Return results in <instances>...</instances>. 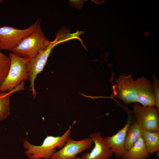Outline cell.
<instances>
[{"instance_id": "cell-1", "label": "cell", "mask_w": 159, "mask_h": 159, "mask_svg": "<svg viewBox=\"0 0 159 159\" xmlns=\"http://www.w3.org/2000/svg\"><path fill=\"white\" fill-rule=\"evenodd\" d=\"M75 123V121L74 122L72 125H70L67 131L61 136H47L40 145H33L24 139L23 146L26 150L25 154L28 158L50 159L57 151V148H61L64 146L71 135V129Z\"/></svg>"}, {"instance_id": "cell-2", "label": "cell", "mask_w": 159, "mask_h": 159, "mask_svg": "<svg viewBox=\"0 0 159 159\" xmlns=\"http://www.w3.org/2000/svg\"><path fill=\"white\" fill-rule=\"evenodd\" d=\"M9 56L11 63L8 73L0 85V92H10L23 82L29 79L27 64L29 59L10 52Z\"/></svg>"}, {"instance_id": "cell-3", "label": "cell", "mask_w": 159, "mask_h": 159, "mask_svg": "<svg viewBox=\"0 0 159 159\" xmlns=\"http://www.w3.org/2000/svg\"><path fill=\"white\" fill-rule=\"evenodd\" d=\"M50 42L45 36L40 21L36 29L22 39L11 52L21 57L30 59Z\"/></svg>"}, {"instance_id": "cell-4", "label": "cell", "mask_w": 159, "mask_h": 159, "mask_svg": "<svg viewBox=\"0 0 159 159\" xmlns=\"http://www.w3.org/2000/svg\"><path fill=\"white\" fill-rule=\"evenodd\" d=\"M64 42L60 37L56 34L55 39L40 51L34 57L29 59L27 67L30 82V89L34 98L37 93L35 89L34 82L38 74L42 72L46 64L52 49L58 44Z\"/></svg>"}, {"instance_id": "cell-5", "label": "cell", "mask_w": 159, "mask_h": 159, "mask_svg": "<svg viewBox=\"0 0 159 159\" xmlns=\"http://www.w3.org/2000/svg\"><path fill=\"white\" fill-rule=\"evenodd\" d=\"M40 21L38 19L23 29L8 26L0 27V50L12 52L22 39L36 29Z\"/></svg>"}, {"instance_id": "cell-6", "label": "cell", "mask_w": 159, "mask_h": 159, "mask_svg": "<svg viewBox=\"0 0 159 159\" xmlns=\"http://www.w3.org/2000/svg\"><path fill=\"white\" fill-rule=\"evenodd\" d=\"M158 111L155 106H143L136 102L133 105L132 112L142 130L159 132Z\"/></svg>"}, {"instance_id": "cell-7", "label": "cell", "mask_w": 159, "mask_h": 159, "mask_svg": "<svg viewBox=\"0 0 159 159\" xmlns=\"http://www.w3.org/2000/svg\"><path fill=\"white\" fill-rule=\"evenodd\" d=\"M112 89L113 97L121 100L125 104L136 102L137 93L135 80L132 74L118 76Z\"/></svg>"}, {"instance_id": "cell-8", "label": "cell", "mask_w": 159, "mask_h": 159, "mask_svg": "<svg viewBox=\"0 0 159 159\" xmlns=\"http://www.w3.org/2000/svg\"><path fill=\"white\" fill-rule=\"evenodd\" d=\"M92 143V140L89 137L76 141L70 137L64 146L55 152L50 159H76L78 154L90 148Z\"/></svg>"}, {"instance_id": "cell-9", "label": "cell", "mask_w": 159, "mask_h": 159, "mask_svg": "<svg viewBox=\"0 0 159 159\" xmlns=\"http://www.w3.org/2000/svg\"><path fill=\"white\" fill-rule=\"evenodd\" d=\"M132 114L130 112H129L126 123L116 134L103 138L115 157L117 158H122L127 151L125 147V140L127 129L132 123Z\"/></svg>"}, {"instance_id": "cell-10", "label": "cell", "mask_w": 159, "mask_h": 159, "mask_svg": "<svg viewBox=\"0 0 159 159\" xmlns=\"http://www.w3.org/2000/svg\"><path fill=\"white\" fill-rule=\"evenodd\" d=\"M89 138L94 143L93 149L90 153H85L81 157L82 159H108L113 154L106 144L100 132L92 133Z\"/></svg>"}, {"instance_id": "cell-11", "label": "cell", "mask_w": 159, "mask_h": 159, "mask_svg": "<svg viewBox=\"0 0 159 159\" xmlns=\"http://www.w3.org/2000/svg\"><path fill=\"white\" fill-rule=\"evenodd\" d=\"M135 82L137 96L136 102L143 106H155V98L152 83L143 77L137 78Z\"/></svg>"}, {"instance_id": "cell-12", "label": "cell", "mask_w": 159, "mask_h": 159, "mask_svg": "<svg viewBox=\"0 0 159 159\" xmlns=\"http://www.w3.org/2000/svg\"><path fill=\"white\" fill-rule=\"evenodd\" d=\"M150 157L142 137L133 145L122 158V159H146Z\"/></svg>"}, {"instance_id": "cell-13", "label": "cell", "mask_w": 159, "mask_h": 159, "mask_svg": "<svg viewBox=\"0 0 159 159\" xmlns=\"http://www.w3.org/2000/svg\"><path fill=\"white\" fill-rule=\"evenodd\" d=\"M24 89V86L21 84L10 92H0V121L5 120L10 113V96L11 94Z\"/></svg>"}, {"instance_id": "cell-14", "label": "cell", "mask_w": 159, "mask_h": 159, "mask_svg": "<svg viewBox=\"0 0 159 159\" xmlns=\"http://www.w3.org/2000/svg\"><path fill=\"white\" fill-rule=\"evenodd\" d=\"M142 137L149 153L153 154L159 150V132L142 130Z\"/></svg>"}, {"instance_id": "cell-15", "label": "cell", "mask_w": 159, "mask_h": 159, "mask_svg": "<svg viewBox=\"0 0 159 159\" xmlns=\"http://www.w3.org/2000/svg\"><path fill=\"white\" fill-rule=\"evenodd\" d=\"M141 127L136 122H133L128 128L126 133L125 147L127 150L142 137Z\"/></svg>"}, {"instance_id": "cell-16", "label": "cell", "mask_w": 159, "mask_h": 159, "mask_svg": "<svg viewBox=\"0 0 159 159\" xmlns=\"http://www.w3.org/2000/svg\"><path fill=\"white\" fill-rule=\"evenodd\" d=\"M11 61L8 56L0 50V85L6 77L10 67Z\"/></svg>"}, {"instance_id": "cell-17", "label": "cell", "mask_w": 159, "mask_h": 159, "mask_svg": "<svg viewBox=\"0 0 159 159\" xmlns=\"http://www.w3.org/2000/svg\"><path fill=\"white\" fill-rule=\"evenodd\" d=\"M153 89L155 98V106L158 110H159V82L155 75H153Z\"/></svg>"}, {"instance_id": "cell-18", "label": "cell", "mask_w": 159, "mask_h": 159, "mask_svg": "<svg viewBox=\"0 0 159 159\" xmlns=\"http://www.w3.org/2000/svg\"><path fill=\"white\" fill-rule=\"evenodd\" d=\"M69 2L70 5L78 8H81L83 3V1L80 0H70Z\"/></svg>"}, {"instance_id": "cell-19", "label": "cell", "mask_w": 159, "mask_h": 159, "mask_svg": "<svg viewBox=\"0 0 159 159\" xmlns=\"http://www.w3.org/2000/svg\"><path fill=\"white\" fill-rule=\"evenodd\" d=\"M76 159H82L81 157H76Z\"/></svg>"}, {"instance_id": "cell-20", "label": "cell", "mask_w": 159, "mask_h": 159, "mask_svg": "<svg viewBox=\"0 0 159 159\" xmlns=\"http://www.w3.org/2000/svg\"><path fill=\"white\" fill-rule=\"evenodd\" d=\"M3 1V0H0V4Z\"/></svg>"}]
</instances>
